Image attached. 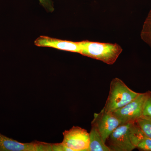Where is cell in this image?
Masks as SVG:
<instances>
[{
  "label": "cell",
  "mask_w": 151,
  "mask_h": 151,
  "mask_svg": "<svg viewBox=\"0 0 151 151\" xmlns=\"http://www.w3.org/2000/svg\"><path fill=\"white\" fill-rule=\"evenodd\" d=\"M40 3L47 10L50 12L54 11L53 3L51 0H39Z\"/></svg>",
  "instance_id": "cell-14"
},
{
  "label": "cell",
  "mask_w": 151,
  "mask_h": 151,
  "mask_svg": "<svg viewBox=\"0 0 151 151\" xmlns=\"http://www.w3.org/2000/svg\"><path fill=\"white\" fill-rule=\"evenodd\" d=\"M148 92L139 93L134 99L127 105L113 112L121 124L135 123L143 116Z\"/></svg>",
  "instance_id": "cell-4"
},
{
  "label": "cell",
  "mask_w": 151,
  "mask_h": 151,
  "mask_svg": "<svg viewBox=\"0 0 151 151\" xmlns=\"http://www.w3.org/2000/svg\"><path fill=\"white\" fill-rule=\"evenodd\" d=\"M0 151H52V144L20 142L0 134Z\"/></svg>",
  "instance_id": "cell-6"
},
{
  "label": "cell",
  "mask_w": 151,
  "mask_h": 151,
  "mask_svg": "<svg viewBox=\"0 0 151 151\" xmlns=\"http://www.w3.org/2000/svg\"><path fill=\"white\" fill-rule=\"evenodd\" d=\"M141 37L151 47V20L145 19L141 31Z\"/></svg>",
  "instance_id": "cell-11"
},
{
  "label": "cell",
  "mask_w": 151,
  "mask_h": 151,
  "mask_svg": "<svg viewBox=\"0 0 151 151\" xmlns=\"http://www.w3.org/2000/svg\"><path fill=\"white\" fill-rule=\"evenodd\" d=\"M136 149L140 151H151V139L145 135L137 145Z\"/></svg>",
  "instance_id": "cell-12"
},
{
  "label": "cell",
  "mask_w": 151,
  "mask_h": 151,
  "mask_svg": "<svg viewBox=\"0 0 151 151\" xmlns=\"http://www.w3.org/2000/svg\"><path fill=\"white\" fill-rule=\"evenodd\" d=\"M89 144L87 151H111L97 129L91 125L89 133Z\"/></svg>",
  "instance_id": "cell-9"
},
{
  "label": "cell",
  "mask_w": 151,
  "mask_h": 151,
  "mask_svg": "<svg viewBox=\"0 0 151 151\" xmlns=\"http://www.w3.org/2000/svg\"><path fill=\"white\" fill-rule=\"evenodd\" d=\"M139 94L129 88L120 78H113L110 84L109 95L103 109L106 112L113 113L129 103Z\"/></svg>",
  "instance_id": "cell-2"
},
{
  "label": "cell",
  "mask_w": 151,
  "mask_h": 151,
  "mask_svg": "<svg viewBox=\"0 0 151 151\" xmlns=\"http://www.w3.org/2000/svg\"><path fill=\"white\" fill-rule=\"evenodd\" d=\"M80 54L100 60L108 65L114 64L123 49L116 43H103L88 40L80 42Z\"/></svg>",
  "instance_id": "cell-1"
},
{
  "label": "cell",
  "mask_w": 151,
  "mask_h": 151,
  "mask_svg": "<svg viewBox=\"0 0 151 151\" xmlns=\"http://www.w3.org/2000/svg\"><path fill=\"white\" fill-rule=\"evenodd\" d=\"M134 124H121L112 132L106 142L111 151H132L136 149L132 139Z\"/></svg>",
  "instance_id": "cell-3"
},
{
  "label": "cell",
  "mask_w": 151,
  "mask_h": 151,
  "mask_svg": "<svg viewBox=\"0 0 151 151\" xmlns=\"http://www.w3.org/2000/svg\"><path fill=\"white\" fill-rule=\"evenodd\" d=\"M121 124V122L113 113L106 112L103 109L99 113H94L91 123L100 133L105 143L109 136Z\"/></svg>",
  "instance_id": "cell-7"
},
{
  "label": "cell",
  "mask_w": 151,
  "mask_h": 151,
  "mask_svg": "<svg viewBox=\"0 0 151 151\" xmlns=\"http://www.w3.org/2000/svg\"><path fill=\"white\" fill-rule=\"evenodd\" d=\"M146 19L148 20H151V9L150 11V12H149L147 17Z\"/></svg>",
  "instance_id": "cell-16"
},
{
  "label": "cell",
  "mask_w": 151,
  "mask_h": 151,
  "mask_svg": "<svg viewBox=\"0 0 151 151\" xmlns=\"http://www.w3.org/2000/svg\"><path fill=\"white\" fill-rule=\"evenodd\" d=\"M135 123L147 137L151 139V117L142 116Z\"/></svg>",
  "instance_id": "cell-10"
},
{
  "label": "cell",
  "mask_w": 151,
  "mask_h": 151,
  "mask_svg": "<svg viewBox=\"0 0 151 151\" xmlns=\"http://www.w3.org/2000/svg\"><path fill=\"white\" fill-rule=\"evenodd\" d=\"M62 143L72 151H87L89 147V133L84 129L73 127L63 133Z\"/></svg>",
  "instance_id": "cell-5"
},
{
  "label": "cell",
  "mask_w": 151,
  "mask_h": 151,
  "mask_svg": "<svg viewBox=\"0 0 151 151\" xmlns=\"http://www.w3.org/2000/svg\"><path fill=\"white\" fill-rule=\"evenodd\" d=\"M148 92V94L144 107L143 116H149L151 118V91Z\"/></svg>",
  "instance_id": "cell-13"
},
{
  "label": "cell",
  "mask_w": 151,
  "mask_h": 151,
  "mask_svg": "<svg viewBox=\"0 0 151 151\" xmlns=\"http://www.w3.org/2000/svg\"><path fill=\"white\" fill-rule=\"evenodd\" d=\"M36 46L49 47L60 50L80 53L81 50L80 42L62 40L45 36H41L34 42Z\"/></svg>",
  "instance_id": "cell-8"
},
{
  "label": "cell",
  "mask_w": 151,
  "mask_h": 151,
  "mask_svg": "<svg viewBox=\"0 0 151 151\" xmlns=\"http://www.w3.org/2000/svg\"><path fill=\"white\" fill-rule=\"evenodd\" d=\"M52 151H72L71 149L64 145L62 142L52 144Z\"/></svg>",
  "instance_id": "cell-15"
}]
</instances>
